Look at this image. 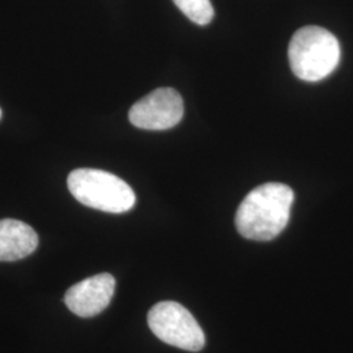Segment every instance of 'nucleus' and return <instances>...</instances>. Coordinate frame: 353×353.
Listing matches in <instances>:
<instances>
[{
  "mask_svg": "<svg viewBox=\"0 0 353 353\" xmlns=\"http://www.w3.org/2000/svg\"><path fill=\"white\" fill-rule=\"evenodd\" d=\"M293 202L294 192L284 183L270 182L258 186L237 210L239 233L248 240H274L287 227Z\"/></svg>",
  "mask_w": 353,
  "mask_h": 353,
  "instance_id": "1",
  "label": "nucleus"
},
{
  "mask_svg": "<svg viewBox=\"0 0 353 353\" xmlns=\"http://www.w3.org/2000/svg\"><path fill=\"white\" fill-rule=\"evenodd\" d=\"M341 55L338 38L321 26H303L290 39V68L303 81L316 83L326 79L336 70Z\"/></svg>",
  "mask_w": 353,
  "mask_h": 353,
  "instance_id": "2",
  "label": "nucleus"
},
{
  "mask_svg": "<svg viewBox=\"0 0 353 353\" xmlns=\"http://www.w3.org/2000/svg\"><path fill=\"white\" fill-rule=\"evenodd\" d=\"M67 185L77 202L103 212L125 214L137 203V195L128 183L99 169H76L70 173Z\"/></svg>",
  "mask_w": 353,
  "mask_h": 353,
  "instance_id": "3",
  "label": "nucleus"
},
{
  "mask_svg": "<svg viewBox=\"0 0 353 353\" xmlns=\"http://www.w3.org/2000/svg\"><path fill=\"white\" fill-rule=\"evenodd\" d=\"M148 326L160 341L183 351L199 352L205 344L196 319L185 306L174 301L156 303L148 313Z\"/></svg>",
  "mask_w": 353,
  "mask_h": 353,
  "instance_id": "4",
  "label": "nucleus"
},
{
  "mask_svg": "<svg viewBox=\"0 0 353 353\" xmlns=\"http://www.w3.org/2000/svg\"><path fill=\"white\" fill-rule=\"evenodd\" d=\"M183 117V100L173 88L154 89L130 109V122L141 130L163 131L176 126Z\"/></svg>",
  "mask_w": 353,
  "mask_h": 353,
  "instance_id": "5",
  "label": "nucleus"
},
{
  "mask_svg": "<svg viewBox=\"0 0 353 353\" xmlns=\"http://www.w3.org/2000/svg\"><path fill=\"white\" fill-rule=\"evenodd\" d=\"M115 279L110 274H99L81 280L64 294L67 307L81 318H90L103 312L113 299Z\"/></svg>",
  "mask_w": 353,
  "mask_h": 353,
  "instance_id": "6",
  "label": "nucleus"
},
{
  "mask_svg": "<svg viewBox=\"0 0 353 353\" xmlns=\"http://www.w3.org/2000/svg\"><path fill=\"white\" fill-rule=\"evenodd\" d=\"M36 230L20 220H0V262L24 259L37 249Z\"/></svg>",
  "mask_w": 353,
  "mask_h": 353,
  "instance_id": "7",
  "label": "nucleus"
},
{
  "mask_svg": "<svg viewBox=\"0 0 353 353\" xmlns=\"http://www.w3.org/2000/svg\"><path fill=\"white\" fill-rule=\"evenodd\" d=\"M182 13L198 26H207L214 19L211 0H173Z\"/></svg>",
  "mask_w": 353,
  "mask_h": 353,
  "instance_id": "8",
  "label": "nucleus"
},
{
  "mask_svg": "<svg viewBox=\"0 0 353 353\" xmlns=\"http://www.w3.org/2000/svg\"><path fill=\"white\" fill-rule=\"evenodd\" d=\"M1 115H3V114H1V109H0V119H1Z\"/></svg>",
  "mask_w": 353,
  "mask_h": 353,
  "instance_id": "9",
  "label": "nucleus"
}]
</instances>
